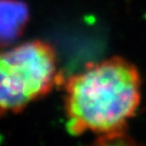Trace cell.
I'll list each match as a JSON object with an SVG mask.
<instances>
[{
  "label": "cell",
  "instance_id": "cell-1",
  "mask_svg": "<svg viewBox=\"0 0 146 146\" xmlns=\"http://www.w3.org/2000/svg\"><path fill=\"white\" fill-rule=\"evenodd\" d=\"M141 102L137 68L119 56L90 64L65 82L64 110L74 135L125 132Z\"/></svg>",
  "mask_w": 146,
  "mask_h": 146
},
{
  "label": "cell",
  "instance_id": "cell-2",
  "mask_svg": "<svg viewBox=\"0 0 146 146\" xmlns=\"http://www.w3.org/2000/svg\"><path fill=\"white\" fill-rule=\"evenodd\" d=\"M58 82L55 51L41 40L0 52V116L20 113Z\"/></svg>",
  "mask_w": 146,
  "mask_h": 146
},
{
  "label": "cell",
  "instance_id": "cell-4",
  "mask_svg": "<svg viewBox=\"0 0 146 146\" xmlns=\"http://www.w3.org/2000/svg\"><path fill=\"white\" fill-rule=\"evenodd\" d=\"M89 146H142L136 143L132 137L128 135L125 132L99 135L98 139Z\"/></svg>",
  "mask_w": 146,
  "mask_h": 146
},
{
  "label": "cell",
  "instance_id": "cell-3",
  "mask_svg": "<svg viewBox=\"0 0 146 146\" xmlns=\"http://www.w3.org/2000/svg\"><path fill=\"white\" fill-rule=\"evenodd\" d=\"M29 10L22 0H0V48L13 44L23 35Z\"/></svg>",
  "mask_w": 146,
  "mask_h": 146
}]
</instances>
